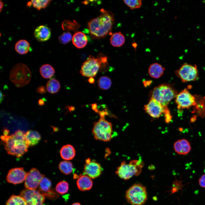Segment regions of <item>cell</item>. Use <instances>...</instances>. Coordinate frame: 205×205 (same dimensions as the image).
<instances>
[{
    "instance_id": "5b68a950",
    "label": "cell",
    "mask_w": 205,
    "mask_h": 205,
    "mask_svg": "<svg viewBox=\"0 0 205 205\" xmlns=\"http://www.w3.org/2000/svg\"><path fill=\"white\" fill-rule=\"evenodd\" d=\"M31 72L25 64L19 63L15 65L11 70L9 75L11 81L18 87L24 86L30 81Z\"/></svg>"
},
{
    "instance_id": "3957f363",
    "label": "cell",
    "mask_w": 205,
    "mask_h": 205,
    "mask_svg": "<svg viewBox=\"0 0 205 205\" xmlns=\"http://www.w3.org/2000/svg\"><path fill=\"white\" fill-rule=\"evenodd\" d=\"M107 64V58L103 54L100 53L96 58L90 55L83 63L80 73L84 76L93 77L99 70L106 67Z\"/></svg>"
},
{
    "instance_id": "d6986e66",
    "label": "cell",
    "mask_w": 205,
    "mask_h": 205,
    "mask_svg": "<svg viewBox=\"0 0 205 205\" xmlns=\"http://www.w3.org/2000/svg\"><path fill=\"white\" fill-rule=\"evenodd\" d=\"M76 183L78 188L81 191L90 190L93 185L91 178L85 175L81 176L77 180Z\"/></svg>"
},
{
    "instance_id": "484cf974",
    "label": "cell",
    "mask_w": 205,
    "mask_h": 205,
    "mask_svg": "<svg viewBox=\"0 0 205 205\" xmlns=\"http://www.w3.org/2000/svg\"><path fill=\"white\" fill-rule=\"evenodd\" d=\"M60 87V82L54 78H52L49 80L46 84L47 90L51 94L57 93L59 91Z\"/></svg>"
},
{
    "instance_id": "4dcf8cb0",
    "label": "cell",
    "mask_w": 205,
    "mask_h": 205,
    "mask_svg": "<svg viewBox=\"0 0 205 205\" xmlns=\"http://www.w3.org/2000/svg\"><path fill=\"white\" fill-rule=\"evenodd\" d=\"M52 183L51 181L48 178L44 177L41 181L39 185V190L42 191L43 193L50 192L51 190Z\"/></svg>"
},
{
    "instance_id": "7c38bea8",
    "label": "cell",
    "mask_w": 205,
    "mask_h": 205,
    "mask_svg": "<svg viewBox=\"0 0 205 205\" xmlns=\"http://www.w3.org/2000/svg\"><path fill=\"white\" fill-rule=\"evenodd\" d=\"M44 177V175L41 173L37 169H31L27 173L24 181L25 188L36 190L38 186Z\"/></svg>"
},
{
    "instance_id": "ab89813d",
    "label": "cell",
    "mask_w": 205,
    "mask_h": 205,
    "mask_svg": "<svg viewBox=\"0 0 205 205\" xmlns=\"http://www.w3.org/2000/svg\"><path fill=\"white\" fill-rule=\"evenodd\" d=\"M4 95L1 92V91H0V102L1 103L4 98Z\"/></svg>"
},
{
    "instance_id": "1f68e13d",
    "label": "cell",
    "mask_w": 205,
    "mask_h": 205,
    "mask_svg": "<svg viewBox=\"0 0 205 205\" xmlns=\"http://www.w3.org/2000/svg\"><path fill=\"white\" fill-rule=\"evenodd\" d=\"M69 184L64 181L59 182L56 186L55 190L58 193L63 194L67 193L69 190Z\"/></svg>"
},
{
    "instance_id": "d6a6232c",
    "label": "cell",
    "mask_w": 205,
    "mask_h": 205,
    "mask_svg": "<svg viewBox=\"0 0 205 205\" xmlns=\"http://www.w3.org/2000/svg\"><path fill=\"white\" fill-rule=\"evenodd\" d=\"M51 0H31L33 7L39 11L42 9H45L50 4Z\"/></svg>"
},
{
    "instance_id": "8fae6325",
    "label": "cell",
    "mask_w": 205,
    "mask_h": 205,
    "mask_svg": "<svg viewBox=\"0 0 205 205\" xmlns=\"http://www.w3.org/2000/svg\"><path fill=\"white\" fill-rule=\"evenodd\" d=\"M175 102L178 109H188L196 104V99L186 89L178 93Z\"/></svg>"
},
{
    "instance_id": "d590c367",
    "label": "cell",
    "mask_w": 205,
    "mask_h": 205,
    "mask_svg": "<svg viewBox=\"0 0 205 205\" xmlns=\"http://www.w3.org/2000/svg\"><path fill=\"white\" fill-rule=\"evenodd\" d=\"M46 88L44 86L41 85L36 88V91L38 93L43 94L46 93Z\"/></svg>"
},
{
    "instance_id": "e575fe53",
    "label": "cell",
    "mask_w": 205,
    "mask_h": 205,
    "mask_svg": "<svg viewBox=\"0 0 205 205\" xmlns=\"http://www.w3.org/2000/svg\"><path fill=\"white\" fill-rule=\"evenodd\" d=\"M123 1L131 9L140 8L142 5L141 0H124Z\"/></svg>"
},
{
    "instance_id": "7402d4cb",
    "label": "cell",
    "mask_w": 205,
    "mask_h": 205,
    "mask_svg": "<svg viewBox=\"0 0 205 205\" xmlns=\"http://www.w3.org/2000/svg\"><path fill=\"white\" fill-rule=\"evenodd\" d=\"M165 68L158 63L152 64L148 68V73L150 76L153 78L158 79L163 75Z\"/></svg>"
},
{
    "instance_id": "f1b7e54d",
    "label": "cell",
    "mask_w": 205,
    "mask_h": 205,
    "mask_svg": "<svg viewBox=\"0 0 205 205\" xmlns=\"http://www.w3.org/2000/svg\"><path fill=\"white\" fill-rule=\"evenodd\" d=\"M62 27L64 30L75 31L79 27V25L75 20H64L62 23Z\"/></svg>"
},
{
    "instance_id": "44dd1931",
    "label": "cell",
    "mask_w": 205,
    "mask_h": 205,
    "mask_svg": "<svg viewBox=\"0 0 205 205\" xmlns=\"http://www.w3.org/2000/svg\"><path fill=\"white\" fill-rule=\"evenodd\" d=\"M60 155L61 157L67 160L73 159L75 155V150L73 147L70 144H67L63 146L61 148Z\"/></svg>"
},
{
    "instance_id": "2e32d148",
    "label": "cell",
    "mask_w": 205,
    "mask_h": 205,
    "mask_svg": "<svg viewBox=\"0 0 205 205\" xmlns=\"http://www.w3.org/2000/svg\"><path fill=\"white\" fill-rule=\"evenodd\" d=\"M34 35L35 38L38 41L44 42L48 40L50 38L51 30L46 25H40L35 29Z\"/></svg>"
},
{
    "instance_id": "7bdbcfd3",
    "label": "cell",
    "mask_w": 205,
    "mask_h": 205,
    "mask_svg": "<svg viewBox=\"0 0 205 205\" xmlns=\"http://www.w3.org/2000/svg\"><path fill=\"white\" fill-rule=\"evenodd\" d=\"M71 205H81L78 202L75 203H73Z\"/></svg>"
},
{
    "instance_id": "7a4b0ae2",
    "label": "cell",
    "mask_w": 205,
    "mask_h": 205,
    "mask_svg": "<svg viewBox=\"0 0 205 205\" xmlns=\"http://www.w3.org/2000/svg\"><path fill=\"white\" fill-rule=\"evenodd\" d=\"M25 134L20 130H18L11 135L9 131L5 130L1 138L5 150L7 153L19 157L27 151L28 146L26 142Z\"/></svg>"
},
{
    "instance_id": "cb8c5ba5",
    "label": "cell",
    "mask_w": 205,
    "mask_h": 205,
    "mask_svg": "<svg viewBox=\"0 0 205 205\" xmlns=\"http://www.w3.org/2000/svg\"><path fill=\"white\" fill-rule=\"evenodd\" d=\"M29 43L25 40H20L18 41L15 45V49L17 52L20 54H25L30 51Z\"/></svg>"
},
{
    "instance_id": "9a60e30c",
    "label": "cell",
    "mask_w": 205,
    "mask_h": 205,
    "mask_svg": "<svg viewBox=\"0 0 205 205\" xmlns=\"http://www.w3.org/2000/svg\"><path fill=\"white\" fill-rule=\"evenodd\" d=\"M27 174L23 168H14L9 170L6 179L8 183L13 184H20L25 181Z\"/></svg>"
},
{
    "instance_id": "83f0119b",
    "label": "cell",
    "mask_w": 205,
    "mask_h": 205,
    "mask_svg": "<svg viewBox=\"0 0 205 205\" xmlns=\"http://www.w3.org/2000/svg\"><path fill=\"white\" fill-rule=\"evenodd\" d=\"M6 205H26V201L20 195H13L7 201Z\"/></svg>"
},
{
    "instance_id": "836d02e7",
    "label": "cell",
    "mask_w": 205,
    "mask_h": 205,
    "mask_svg": "<svg viewBox=\"0 0 205 205\" xmlns=\"http://www.w3.org/2000/svg\"><path fill=\"white\" fill-rule=\"evenodd\" d=\"M73 36L71 33L68 31L63 32L58 37L60 42L63 44H66L72 40Z\"/></svg>"
},
{
    "instance_id": "f35d334b",
    "label": "cell",
    "mask_w": 205,
    "mask_h": 205,
    "mask_svg": "<svg viewBox=\"0 0 205 205\" xmlns=\"http://www.w3.org/2000/svg\"><path fill=\"white\" fill-rule=\"evenodd\" d=\"M151 82H152L150 80H145L143 81V83L145 86L147 87L149 86Z\"/></svg>"
},
{
    "instance_id": "9c48e42d",
    "label": "cell",
    "mask_w": 205,
    "mask_h": 205,
    "mask_svg": "<svg viewBox=\"0 0 205 205\" xmlns=\"http://www.w3.org/2000/svg\"><path fill=\"white\" fill-rule=\"evenodd\" d=\"M176 75L183 82L196 80L198 77V72L197 66L187 63L183 64L175 71Z\"/></svg>"
},
{
    "instance_id": "30bf717a",
    "label": "cell",
    "mask_w": 205,
    "mask_h": 205,
    "mask_svg": "<svg viewBox=\"0 0 205 205\" xmlns=\"http://www.w3.org/2000/svg\"><path fill=\"white\" fill-rule=\"evenodd\" d=\"M25 200L26 205H44L45 196L39 190L25 188L20 192Z\"/></svg>"
},
{
    "instance_id": "5bb4252c",
    "label": "cell",
    "mask_w": 205,
    "mask_h": 205,
    "mask_svg": "<svg viewBox=\"0 0 205 205\" xmlns=\"http://www.w3.org/2000/svg\"><path fill=\"white\" fill-rule=\"evenodd\" d=\"M83 175L91 179H94L99 177L102 174L103 169L100 164L95 160L88 158L85 161Z\"/></svg>"
},
{
    "instance_id": "60d3db41",
    "label": "cell",
    "mask_w": 205,
    "mask_h": 205,
    "mask_svg": "<svg viewBox=\"0 0 205 205\" xmlns=\"http://www.w3.org/2000/svg\"><path fill=\"white\" fill-rule=\"evenodd\" d=\"M88 81L90 83H93L95 81V79L93 77H91L89 78Z\"/></svg>"
},
{
    "instance_id": "e0dca14e",
    "label": "cell",
    "mask_w": 205,
    "mask_h": 205,
    "mask_svg": "<svg viewBox=\"0 0 205 205\" xmlns=\"http://www.w3.org/2000/svg\"><path fill=\"white\" fill-rule=\"evenodd\" d=\"M173 146L175 151L178 154L182 155L188 154L191 148L189 142L184 139H180L175 142Z\"/></svg>"
},
{
    "instance_id": "ac0fdd59",
    "label": "cell",
    "mask_w": 205,
    "mask_h": 205,
    "mask_svg": "<svg viewBox=\"0 0 205 205\" xmlns=\"http://www.w3.org/2000/svg\"><path fill=\"white\" fill-rule=\"evenodd\" d=\"M72 40L73 45L79 49L85 47L88 41L87 36L84 33L81 31L77 32L74 34Z\"/></svg>"
},
{
    "instance_id": "b9f144b4",
    "label": "cell",
    "mask_w": 205,
    "mask_h": 205,
    "mask_svg": "<svg viewBox=\"0 0 205 205\" xmlns=\"http://www.w3.org/2000/svg\"><path fill=\"white\" fill-rule=\"evenodd\" d=\"M0 12H1L2 11L4 5L3 2L1 0H0Z\"/></svg>"
},
{
    "instance_id": "4fadbf2b",
    "label": "cell",
    "mask_w": 205,
    "mask_h": 205,
    "mask_svg": "<svg viewBox=\"0 0 205 205\" xmlns=\"http://www.w3.org/2000/svg\"><path fill=\"white\" fill-rule=\"evenodd\" d=\"M169 109L164 107L154 99L150 98L148 102L144 106V109L146 113L154 118H158Z\"/></svg>"
},
{
    "instance_id": "ba28073f",
    "label": "cell",
    "mask_w": 205,
    "mask_h": 205,
    "mask_svg": "<svg viewBox=\"0 0 205 205\" xmlns=\"http://www.w3.org/2000/svg\"><path fill=\"white\" fill-rule=\"evenodd\" d=\"M126 198L132 205H144L147 198L146 188L140 183L134 184L126 191Z\"/></svg>"
},
{
    "instance_id": "277c9868",
    "label": "cell",
    "mask_w": 205,
    "mask_h": 205,
    "mask_svg": "<svg viewBox=\"0 0 205 205\" xmlns=\"http://www.w3.org/2000/svg\"><path fill=\"white\" fill-rule=\"evenodd\" d=\"M176 89L171 85L162 84L154 87L150 92V98L157 101L164 107L167 106L171 101L177 94Z\"/></svg>"
},
{
    "instance_id": "4316f807",
    "label": "cell",
    "mask_w": 205,
    "mask_h": 205,
    "mask_svg": "<svg viewBox=\"0 0 205 205\" xmlns=\"http://www.w3.org/2000/svg\"><path fill=\"white\" fill-rule=\"evenodd\" d=\"M59 168L61 172L66 175L71 174L73 169L72 163L67 160L61 161L59 164Z\"/></svg>"
},
{
    "instance_id": "52a82bcc",
    "label": "cell",
    "mask_w": 205,
    "mask_h": 205,
    "mask_svg": "<svg viewBox=\"0 0 205 205\" xmlns=\"http://www.w3.org/2000/svg\"><path fill=\"white\" fill-rule=\"evenodd\" d=\"M100 116V119L94 124L92 132L96 140L109 141L112 137V124L105 119V116Z\"/></svg>"
},
{
    "instance_id": "8d00e7d4",
    "label": "cell",
    "mask_w": 205,
    "mask_h": 205,
    "mask_svg": "<svg viewBox=\"0 0 205 205\" xmlns=\"http://www.w3.org/2000/svg\"><path fill=\"white\" fill-rule=\"evenodd\" d=\"M199 184L202 187L205 188V174L202 175L198 180Z\"/></svg>"
},
{
    "instance_id": "6da1fadb",
    "label": "cell",
    "mask_w": 205,
    "mask_h": 205,
    "mask_svg": "<svg viewBox=\"0 0 205 205\" xmlns=\"http://www.w3.org/2000/svg\"><path fill=\"white\" fill-rule=\"evenodd\" d=\"M101 14L88 23L89 32L93 38L104 37L111 32L114 21L113 14L110 11L101 9Z\"/></svg>"
},
{
    "instance_id": "74e56055",
    "label": "cell",
    "mask_w": 205,
    "mask_h": 205,
    "mask_svg": "<svg viewBox=\"0 0 205 205\" xmlns=\"http://www.w3.org/2000/svg\"><path fill=\"white\" fill-rule=\"evenodd\" d=\"M46 100L44 98H42L39 99L38 101V103L39 105L42 106L45 104Z\"/></svg>"
},
{
    "instance_id": "d4e9b609",
    "label": "cell",
    "mask_w": 205,
    "mask_h": 205,
    "mask_svg": "<svg viewBox=\"0 0 205 205\" xmlns=\"http://www.w3.org/2000/svg\"><path fill=\"white\" fill-rule=\"evenodd\" d=\"M40 72L43 77L45 79H49L54 75L55 73V70L51 65L46 64L41 66L40 69Z\"/></svg>"
},
{
    "instance_id": "ffe728a7",
    "label": "cell",
    "mask_w": 205,
    "mask_h": 205,
    "mask_svg": "<svg viewBox=\"0 0 205 205\" xmlns=\"http://www.w3.org/2000/svg\"><path fill=\"white\" fill-rule=\"evenodd\" d=\"M25 138L27 145L28 146H32L38 144L41 140V137L38 132L29 130L25 133Z\"/></svg>"
},
{
    "instance_id": "603a6c76",
    "label": "cell",
    "mask_w": 205,
    "mask_h": 205,
    "mask_svg": "<svg viewBox=\"0 0 205 205\" xmlns=\"http://www.w3.org/2000/svg\"><path fill=\"white\" fill-rule=\"evenodd\" d=\"M125 38L124 35L120 32L112 34L110 39L111 45L114 47L122 46L125 43Z\"/></svg>"
},
{
    "instance_id": "f546056e",
    "label": "cell",
    "mask_w": 205,
    "mask_h": 205,
    "mask_svg": "<svg viewBox=\"0 0 205 205\" xmlns=\"http://www.w3.org/2000/svg\"><path fill=\"white\" fill-rule=\"evenodd\" d=\"M97 83L99 87L103 90L108 89L112 85V81L110 79L106 76L101 77L98 79Z\"/></svg>"
},
{
    "instance_id": "8992f818",
    "label": "cell",
    "mask_w": 205,
    "mask_h": 205,
    "mask_svg": "<svg viewBox=\"0 0 205 205\" xmlns=\"http://www.w3.org/2000/svg\"><path fill=\"white\" fill-rule=\"evenodd\" d=\"M144 165V162L141 159L133 160L128 163L123 161L117 168L116 173L121 179L128 180L134 176L139 175Z\"/></svg>"
}]
</instances>
